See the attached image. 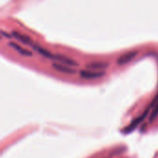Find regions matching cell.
<instances>
[{"instance_id": "obj_1", "label": "cell", "mask_w": 158, "mask_h": 158, "mask_svg": "<svg viewBox=\"0 0 158 158\" xmlns=\"http://www.w3.org/2000/svg\"><path fill=\"white\" fill-rule=\"evenodd\" d=\"M153 106H149L148 107H147V109L144 111V113L142 114V115H141L138 118H135L131 123H130V125L129 126H128L123 131L125 132V133H128V132H130V131H132L133 130H135L139 125H140V123L142 122V121H143L144 120V118L147 117V115H148V112H149V110H150V108H152Z\"/></svg>"}, {"instance_id": "obj_2", "label": "cell", "mask_w": 158, "mask_h": 158, "mask_svg": "<svg viewBox=\"0 0 158 158\" xmlns=\"http://www.w3.org/2000/svg\"><path fill=\"white\" fill-rule=\"evenodd\" d=\"M138 54H139L138 51H130V52H128L126 54H123L122 56H120L117 58V64L120 66L126 65V64L131 62L138 56Z\"/></svg>"}, {"instance_id": "obj_3", "label": "cell", "mask_w": 158, "mask_h": 158, "mask_svg": "<svg viewBox=\"0 0 158 158\" xmlns=\"http://www.w3.org/2000/svg\"><path fill=\"white\" fill-rule=\"evenodd\" d=\"M80 76L84 79L91 80V79H97L104 76V71H92V70H81L79 72Z\"/></svg>"}, {"instance_id": "obj_4", "label": "cell", "mask_w": 158, "mask_h": 158, "mask_svg": "<svg viewBox=\"0 0 158 158\" xmlns=\"http://www.w3.org/2000/svg\"><path fill=\"white\" fill-rule=\"evenodd\" d=\"M53 59L60 61L61 64H62V65L69 66V67H72V68L77 66V63L74 59H72L70 57H67L65 56H62V55H54L53 56Z\"/></svg>"}, {"instance_id": "obj_5", "label": "cell", "mask_w": 158, "mask_h": 158, "mask_svg": "<svg viewBox=\"0 0 158 158\" xmlns=\"http://www.w3.org/2000/svg\"><path fill=\"white\" fill-rule=\"evenodd\" d=\"M52 67L61 72V73H64V74H69V75H72V74H75L76 73V70L75 69L72 68V67H69V66H65V65H62V64H60V63H53L52 64Z\"/></svg>"}, {"instance_id": "obj_6", "label": "cell", "mask_w": 158, "mask_h": 158, "mask_svg": "<svg viewBox=\"0 0 158 158\" xmlns=\"http://www.w3.org/2000/svg\"><path fill=\"white\" fill-rule=\"evenodd\" d=\"M108 66H109V64L106 63V62H91V63L87 64L86 67L88 69H94L96 71H102V69H107Z\"/></svg>"}, {"instance_id": "obj_7", "label": "cell", "mask_w": 158, "mask_h": 158, "mask_svg": "<svg viewBox=\"0 0 158 158\" xmlns=\"http://www.w3.org/2000/svg\"><path fill=\"white\" fill-rule=\"evenodd\" d=\"M12 35H13L17 40H19L20 42H21V43H23V44H25L31 45L32 47L34 45V43L32 42V40L30 39V37H28V36H26V35H24V34H22V33L17 32V31H13V32H12Z\"/></svg>"}, {"instance_id": "obj_8", "label": "cell", "mask_w": 158, "mask_h": 158, "mask_svg": "<svg viewBox=\"0 0 158 158\" xmlns=\"http://www.w3.org/2000/svg\"><path fill=\"white\" fill-rule=\"evenodd\" d=\"M8 44H9L11 47H13L16 51H18V53H19V54H20V55H22V56H31L33 55V53H32V52H30L29 50H27V49L23 48L21 45L17 44L16 43H9Z\"/></svg>"}, {"instance_id": "obj_9", "label": "cell", "mask_w": 158, "mask_h": 158, "mask_svg": "<svg viewBox=\"0 0 158 158\" xmlns=\"http://www.w3.org/2000/svg\"><path fill=\"white\" fill-rule=\"evenodd\" d=\"M33 47H34L39 54H41L42 56H46V57H48V58H53V56H54V55H52L49 51L46 50L45 48L39 46V45H36V44H34Z\"/></svg>"}, {"instance_id": "obj_10", "label": "cell", "mask_w": 158, "mask_h": 158, "mask_svg": "<svg viewBox=\"0 0 158 158\" xmlns=\"http://www.w3.org/2000/svg\"><path fill=\"white\" fill-rule=\"evenodd\" d=\"M157 117H158V94L156 95V104H155V106H154V109H153V111H152V113H151V115H150V118H149L150 122H154V121L157 118Z\"/></svg>"}]
</instances>
